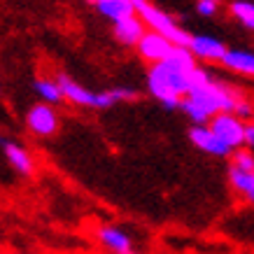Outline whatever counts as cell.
<instances>
[{
  "label": "cell",
  "mask_w": 254,
  "mask_h": 254,
  "mask_svg": "<svg viewBox=\"0 0 254 254\" xmlns=\"http://www.w3.org/2000/svg\"><path fill=\"white\" fill-rule=\"evenodd\" d=\"M138 54L142 61H147L149 65H154V63H163L166 59H168L170 54H173V49H175V45L170 42L168 38H163V35H159V33L154 31H147L145 35H142V40L138 42Z\"/></svg>",
  "instance_id": "cell-7"
},
{
  "label": "cell",
  "mask_w": 254,
  "mask_h": 254,
  "mask_svg": "<svg viewBox=\"0 0 254 254\" xmlns=\"http://www.w3.org/2000/svg\"><path fill=\"white\" fill-rule=\"evenodd\" d=\"M187 49L193 54L196 61L222 63V59L229 47L224 45L219 38H212V35H191V42H189Z\"/></svg>",
  "instance_id": "cell-9"
},
{
  "label": "cell",
  "mask_w": 254,
  "mask_h": 254,
  "mask_svg": "<svg viewBox=\"0 0 254 254\" xmlns=\"http://www.w3.org/2000/svg\"><path fill=\"white\" fill-rule=\"evenodd\" d=\"M112 31H115V38L126 47H138V42L142 40V35L147 33V26L142 23L138 14L128 16V19H122V21L112 23Z\"/></svg>",
  "instance_id": "cell-13"
},
{
  "label": "cell",
  "mask_w": 254,
  "mask_h": 254,
  "mask_svg": "<svg viewBox=\"0 0 254 254\" xmlns=\"http://www.w3.org/2000/svg\"><path fill=\"white\" fill-rule=\"evenodd\" d=\"M222 0H196V12L200 16H215L219 12Z\"/></svg>",
  "instance_id": "cell-20"
},
{
  "label": "cell",
  "mask_w": 254,
  "mask_h": 254,
  "mask_svg": "<svg viewBox=\"0 0 254 254\" xmlns=\"http://www.w3.org/2000/svg\"><path fill=\"white\" fill-rule=\"evenodd\" d=\"M189 140H191V145L196 149H200V152H205L210 156H217V159H229L233 154L231 149L210 131V126H191L189 128Z\"/></svg>",
  "instance_id": "cell-10"
},
{
  "label": "cell",
  "mask_w": 254,
  "mask_h": 254,
  "mask_svg": "<svg viewBox=\"0 0 254 254\" xmlns=\"http://www.w3.org/2000/svg\"><path fill=\"white\" fill-rule=\"evenodd\" d=\"M112 93L117 98V105L119 103H133V100L140 98L138 89H133V86H112Z\"/></svg>",
  "instance_id": "cell-19"
},
{
  "label": "cell",
  "mask_w": 254,
  "mask_h": 254,
  "mask_svg": "<svg viewBox=\"0 0 254 254\" xmlns=\"http://www.w3.org/2000/svg\"><path fill=\"white\" fill-rule=\"evenodd\" d=\"M96 238H98V243L105 247L110 254H138L135 252V245H133V238L128 236V231H124L119 226H112V224L98 226Z\"/></svg>",
  "instance_id": "cell-8"
},
{
  "label": "cell",
  "mask_w": 254,
  "mask_h": 254,
  "mask_svg": "<svg viewBox=\"0 0 254 254\" xmlns=\"http://www.w3.org/2000/svg\"><path fill=\"white\" fill-rule=\"evenodd\" d=\"M131 2L135 5V14L142 19L147 31H154L159 35H163V38H168L175 47H189L191 33L185 31L168 12H163L161 7H156L154 2H149V0H131Z\"/></svg>",
  "instance_id": "cell-3"
},
{
  "label": "cell",
  "mask_w": 254,
  "mask_h": 254,
  "mask_svg": "<svg viewBox=\"0 0 254 254\" xmlns=\"http://www.w3.org/2000/svg\"><path fill=\"white\" fill-rule=\"evenodd\" d=\"M231 166L240 170H254V152L247 147H240L231 154Z\"/></svg>",
  "instance_id": "cell-18"
},
{
  "label": "cell",
  "mask_w": 254,
  "mask_h": 254,
  "mask_svg": "<svg viewBox=\"0 0 254 254\" xmlns=\"http://www.w3.org/2000/svg\"><path fill=\"white\" fill-rule=\"evenodd\" d=\"M59 86L63 91V98L70 105H77V108H91V110H110L112 105H117V98L112 89L108 91H91L84 84H79L70 75H59L56 77Z\"/></svg>",
  "instance_id": "cell-4"
},
{
  "label": "cell",
  "mask_w": 254,
  "mask_h": 254,
  "mask_svg": "<svg viewBox=\"0 0 254 254\" xmlns=\"http://www.w3.org/2000/svg\"><path fill=\"white\" fill-rule=\"evenodd\" d=\"M219 65L226 68V70H231V72H236V75H243V77L254 79V52L252 49L229 47Z\"/></svg>",
  "instance_id": "cell-12"
},
{
  "label": "cell",
  "mask_w": 254,
  "mask_h": 254,
  "mask_svg": "<svg viewBox=\"0 0 254 254\" xmlns=\"http://www.w3.org/2000/svg\"><path fill=\"white\" fill-rule=\"evenodd\" d=\"M26 128L38 135V138H52L59 133L61 128V117L56 112L54 105H47V103H38L28 110L26 115Z\"/></svg>",
  "instance_id": "cell-6"
},
{
  "label": "cell",
  "mask_w": 254,
  "mask_h": 254,
  "mask_svg": "<svg viewBox=\"0 0 254 254\" xmlns=\"http://www.w3.org/2000/svg\"><path fill=\"white\" fill-rule=\"evenodd\" d=\"M2 154H5V161L12 166V168L23 177H31L35 173V161H33V154L19 142H12V140H5L2 142Z\"/></svg>",
  "instance_id": "cell-11"
},
{
  "label": "cell",
  "mask_w": 254,
  "mask_h": 254,
  "mask_svg": "<svg viewBox=\"0 0 254 254\" xmlns=\"http://www.w3.org/2000/svg\"><path fill=\"white\" fill-rule=\"evenodd\" d=\"M33 91L38 93L40 103H47V105H59V103H65L63 98V91L59 82L52 77H38L33 82Z\"/></svg>",
  "instance_id": "cell-16"
},
{
  "label": "cell",
  "mask_w": 254,
  "mask_h": 254,
  "mask_svg": "<svg viewBox=\"0 0 254 254\" xmlns=\"http://www.w3.org/2000/svg\"><path fill=\"white\" fill-rule=\"evenodd\" d=\"M100 14L110 19L112 23L122 21V19H128V16H135V5L131 0H100L96 5Z\"/></svg>",
  "instance_id": "cell-15"
},
{
  "label": "cell",
  "mask_w": 254,
  "mask_h": 254,
  "mask_svg": "<svg viewBox=\"0 0 254 254\" xmlns=\"http://www.w3.org/2000/svg\"><path fill=\"white\" fill-rule=\"evenodd\" d=\"M229 14H231L243 28L254 31V0H231V2H229Z\"/></svg>",
  "instance_id": "cell-17"
},
{
  "label": "cell",
  "mask_w": 254,
  "mask_h": 254,
  "mask_svg": "<svg viewBox=\"0 0 254 254\" xmlns=\"http://www.w3.org/2000/svg\"><path fill=\"white\" fill-rule=\"evenodd\" d=\"M86 2H91V5H98L100 0H86Z\"/></svg>",
  "instance_id": "cell-22"
},
{
  "label": "cell",
  "mask_w": 254,
  "mask_h": 254,
  "mask_svg": "<svg viewBox=\"0 0 254 254\" xmlns=\"http://www.w3.org/2000/svg\"><path fill=\"white\" fill-rule=\"evenodd\" d=\"M245 119H240L233 112H222L212 117L208 126L231 152H236L240 147H245Z\"/></svg>",
  "instance_id": "cell-5"
},
{
  "label": "cell",
  "mask_w": 254,
  "mask_h": 254,
  "mask_svg": "<svg viewBox=\"0 0 254 254\" xmlns=\"http://www.w3.org/2000/svg\"><path fill=\"white\" fill-rule=\"evenodd\" d=\"M180 110L189 117V122L193 126H208L210 119L215 115H222V112H233L245 122L250 117H254V108L250 105V100L229 84L217 82V79L198 86V89H191L182 98Z\"/></svg>",
  "instance_id": "cell-2"
},
{
  "label": "cell",
  "mask_w": 254,
  "mask_h": 254,
  "mask_svg": "<svg viewBox=\"0 0 254 254\" xmlns=\"http://www.w3.org/2000/svg\"><path fill=\"white\" fill-rule=\"evenodd\" d=\"M245 147L254 152V122L245 124Z\"/></svg>",
  "instance_id": "cell-21"
},
{
  "label": "cell",
  "mask_w": 254,
  "mask_h": 254,
  "mask_svg": "<svg viewBox=\"0 0 254 254\" xmlns=\"http://www.w3.org/2000/svg\"><path fill=\"white\" fill-rule=\"evenodd\" d=\"M252 119H254V117H252Z\"/></svg>",
  "instance_id": "cell-23"
},
{
  "label": "cell",
  "mask_w": 254,
  "mask_h": 254,
  "mask_svg": "<svg viewBox=\"0 0 254 254\" xmlns=\"http://www.w3.org/2000/svg\"><path fill=\"white\" fill-rule=\"evenodd\" d=\"M229 185L243 200L254 203V170H240L229 166Z\"/></svg>",
  "instance_id": "cell-14"
},
{
  "label": "cell",
  "mask_w": 254,
  "mask_h": 254,
  "mask_svg": "<svg viewBox=\"0 0 254 254\" xmlns=\"http://www.w3.org/2000/svg\"><path fill=\"white\" fill-rule=\"evenodd\" d=\"M198 63L187 47H175L163 63L147 70V91L166 110H177L182 98L191 91V72Z\"/></svg>",
  "instance_id": "cell-1"
}]
</instances>
